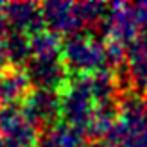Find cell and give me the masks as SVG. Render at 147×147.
<instances>
[{
    "mask_svg": "<svg viewBox=\"0 0 147 147\" xmlns=\"http://www.w3.org/2000/svg\"><path fill=\"white\" fill-rule=\"evenodd\" d=\"M7 27H9V22H7V16H5V5L0 4V34H5Z\"/></svg>",
    "mask_w": 147,
    "mask_h": 147,
    "instance_id": "8fae6325",
    "label": "cell"
},
{
    "mask_svg": "<svg viewBox=\"0 0 147 147\" xmlns=\"http://www.w3.org/2000/svg\"><path fill=\"white\" fill-rule=\"evenodd\" d=\"M22 111L32 126H50L63 113V100L57 97L56 92L34 90L24 100Z\"/></svg>",
    "mask_w": 147,
    "mask_h": 147,
    "instance_id": "277c9868",
    "label": "cell"
},
{
    "mask_svg": "<svg viewBox=\"0 0 147 147\" xmlns=\"http://www.w3.org/2000/svg\"><path fill=\"white\" fill-rule=\"evenodd\" d=\"M5 41L7 56L9 61L14 65H27V61L32 57V49H31V40L22 32H11Z\"/></svg>",
    "mask_w": 147,
    "mask_h": 147,
    "instance_id": "ba28073f",
    "label": "cell"
},
{
    "mask_svg": "<svg viewBox=\"0 0 147 147\" xmlns=\"http://www.w3.org/2000/svg\"><path fill=\"white\" fill-rule=\"evenodd\" d=\"M65 61L67 67L77 72H100L108 63L106 49L97 40H90L84 36H74L65 45Z\"/></svg>",
    "mask_w": 147,
    "mask_h": 147,
    "instance_id": "6da1fadb",
    "label": "cell"
},
{
    "mask_svg": "<svg viewBox=\"0 0 147 147\" xmlns=\"http://www.w3.org/2000/svg\"><path fill=\"white\" fill-rule=\"evenodd\" d=\"M32 56H59V40L57 34L43 31L31 38Z\"/></svg>",
    "mask_w": 147,
    "mask_h": 147,
    "instance_id": "9c48e42d",
    "label": "cell"
},
{
    "mask_svg": "<svg viewBox=\"0 0 147 147\" xmlns=\"http://www.w3.org/2000/svg\"><path fill=\"white\" fill-rule=\"evenodd\" d=\"M0 147H4V142H2V138H0Z\"/></svg>",
    "mask_w": 147,
    "mask_h": 147,
    "instance_id": "4fadbf2b",
    "label": "cell"
},
{
    "mask_svg": "<svg viewBox=\"0 0 147 147\" xmlns=\"http://www.w3.org/2000/svg\"><path fill=\"white\" fill-rule=\"evenodd\" d=\"M0 138L4 147H38L36 126L25 119L22 108H0Z\"/></svg>",
    "mask_w": 147,
    "mask_h": 147,
    "instance_id": "7a4b0ae2",
    "label": "cell"
},
{
    "mask_svg": "<svg viewBox=\"0 0 147 147\" xmlns=\"http://www.w3.org/2000/svg\"><path fill=\"white\" fill-rule=\"evenodd\" d=\"M5 16L9 25L14 27V32L22 34H40L45 27V16L43 7L36 4H7L5 5Z\"/></svg>",
    "mask_w": 147,
    "mask_h": 147,
    "instance_id": "5b68a950",
    "label": "cell"
},
{
    "mask_svg": "<svg viewBox=\"0 0 147 147\" xmlns=\"http://www.w3.org/2000/svg\"><path fill=\"white\" fill-rule=\"evenodd\" d=\"M25 74L36 90L56 92L67 81V65L59 56H32L25 65Z\"/></svg>",
    "mask_w": 147,
    "mask_h": 147,
    "instance_id": "3957f363",
    "label": "cell"
},
{
    "mask_svg": "<svg viewBox=\"0 0 147 147\" xmlns=\"http://www.w3.org/2000/svg\"><path fill=\"white\" fill-rule=\"evenodd\" d=\"M43 7L45 24L52 29L54 34H72L83 25L76 4L68 2H49Z\"/></svg>",
    "mask_w": 147,
    "mask_h": 147,
    "instance_id": "8992f818",
    "label": "cell"
},
{
    "mask_svg": "<svg viewBox=\"0 0 147 147\" xmlns=\"http://www.w3.org/2000/svg\"><path fill=\"white\" fill-rule=\"evenodd\" d=\"M7 61H9V56H7V49H5V41L0 40V70H2Z\"/></svg>",
    "mask_w": 147,
    "mask_h": 147,
    "instance_id": "7c38bea8",
    "label": "cell"
},
{
    "mask_svg": "<svg viewBox=\"0 0 147 147\" xmlns=\"http://www.w3.org/2000/svg\"><path fill=\"white\" fill-rule=\"evenodd\" d=\"M76 9L83 24L84 22H99L102 16H106V14H102L106 11V5H102V4H93V2L76 4Z\"/></svg>",
    "mask_w": 147,
    "mask_h": 147,
    "instance_id": "30bf717a",
    "label": "cell"
},
{
    "mask_svg": "<svg viewBox=\"0 0 147 147\" xmlns=\"http://www.w3.org/2000/svg\"><path fill=\"white\" fill-rule=\"evenodd\" d=\"M29 81L25 70L11 68L0 72V104L14 106V102L25 100L29 95Z\"/></svg>",
    "mask_w": 147,
    "mask_h": 147,
    "instance_id": "52a82bcc",
    "label": "cell"
}]
</instances>
